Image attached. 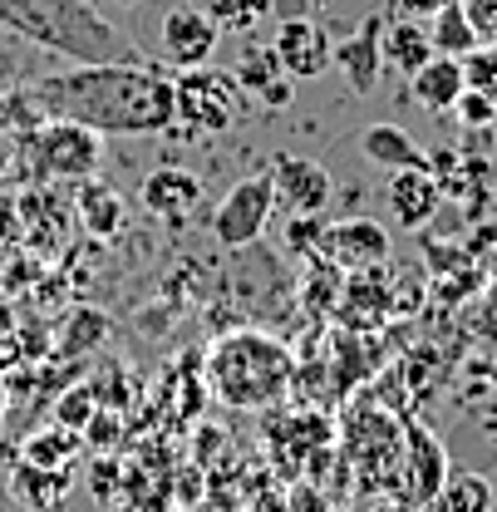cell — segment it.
Returning a JSON list of instances; mask_svg holds the SVG:
<instances>
[{"instance_id":"603a6c76","label":"cell","mask_w":497,"mask_h":512,"mask_svg":"<svg viewBox=\"0 0 497 512\" xmlns=\"http://www.w3.org/2000/svg\"><path fill=\"white\" fill-rule=\"evenodd\" d=\"M74 453H79V434L55 424L50 434H35V439L25 444V463H35V468H64Z\"/></svg>"},{"instance_id":"8d00e7d4","label":"cell","mask_w":497,"mask_h":512,"mask_svg":"<svg viewBox=\"0 0 497 512\" xmlns=\"http://www.w3.org/2000/svg\"><path fill=\"white\" fill-rule=\"evenodd\" d=\"M124 5H138V0H124Z\"/></svg>"},{"instance_id":"cb8c5ba5","label":"cell","mask_w":497,"mask_h":512,"mask_svg":"<svg viewBox=\"0 0 497 512\" xmlns=\"http://www.w3.org/2000/svg\"><path fill=\"white\" fill-rule=\"evenodd\" d=\"M94 414H99V399H94V389H64L60 399H55V424L74 429V434H84Z\"/></svg>"},{"instance_id":"ac0fdd59","label":"cell","mask_w":497,"mask_h":512,"mask_svg":"<svg viewBox=\"0 0 497 512\" xmlns=\"http://www.w3.org/2000/svg\"><path fill=\"white\" fill-rule=\"evenodd\" d=\"M409 458H414V498L419 503H434L448 483V453L434 434L424 429H409Z\"/></svg>"},{"instance_id":"9a60e30c","label":"cell","mask_w":497,"mask_h":512,"mask_svg":"<svg viewBox=\"0 0 497 512\" xmlns=\"http://www.w3.org/2000/svg\"><path fill=\"white\" fill-rule=\"evenodd\" d=\"M463 89H468L463 60H453V55H434L424 69L409 74V94H414V104L429 109V114H453V104H458Z\"/></svg>"},{"instance_id":"836d02e7","label":"cell","mask_w":497,"mask_h":512,"mask_svg":"<svg viewBox=\"0 0 497 512\" xmlns=\"http://www.w3.org/2000/svg\"><path fill=\"white\" fill-rule=\"evenodd\" d=\"M478 266H483V276H488V281H497V247L478 252Z\"/></svg>"},{"instance_id":"8fae6325","label":"cell","mask_w":497,"mask_h":512,"mask_svg":"<svg viewBox=\"0 0 497 512\" xmlns=\"http://www.w3.org/2000/svg\"><path fill=\"white\" fill-rule=\"evenodd\" d=\"M384 202L394 212V222L404 232H419L434 222V212L443 207V183L434 178V168H394L389 183H384Z\"/></svg>"},{"instance_id":"d6a6232c","label":"cell","mask_w":497,"mask_h":512,"mask_svg":"<svg viewBox=\"0 0 497 512\" xmlns=\"http://www.w3.org/2000/svg\"><path fill=\"white\" fill-rule=\"evenodd\" d=\"M443 5H448V0H399V15H409V20H424V15H429V20H434Z\"/></svg>"},{"instance_id":"ba28073f","label":"cell","mask_w":497,"mask_h":512,"mask_svg":"<svg viewBox=\"0 0 497 512\" xmlns=\"http://www.w3.org/2000/svg\"><path fill=\"white\" fill-rule=\"evenodd\" d=\"M394 252V237L389 227H379L370 217H340L320 232V256L335 261L340 271H370V266H384Z\"/></svg>"},{"instance_id":"f546056e","label":"cell","mask_w":497,"mask_h":512,"mask_svg":"<svg viewBox=\"0 0 497 512\" xmlns=\"http://www.w3.org/2000/svg\"><path fill=\"white\" fill-rule=\"evenodd\" d=\"M84 434H89L94 448H114V439H119V419H114V414H94Z\"/></svg>"},{"instance_id":"4dcf8cb0","label":"cell","mask_w":497,"mask_h":512,"mask_svg":"<svg viewBox=\"0 0 497 512\" xmlns=\"http://www.w3.org/2000/svg\"><path fill=\"white\" fill-rule=\"evenodd\" d=\"M315 15V0H271V20L286 25V20H311Z\"/></svg>"},{"instance_id":"44dd1931","label":"cell","mask_w":497,"mask_h":512,"mask_svg":"<svg viewBox=\"0 0 497 512\" xmlns=\"http://www.w3.org/2000/svg\"><path fill=\"white\" fill-rule=\"evenodd\" d=\"M438 512H497L493 483L483 473H453L438 493Z\"/></svg>"},{"instance_id":"d4e9b609","label":"cell","mask_w":497,"mask_h":512,"mask_svg":"<svg viewBox=\"0 0 497 512\" xmlns=\"http://www.w3.org/2000/svg\"><path fill=\"white\" fill-rule=\"evenodd\" d=\"M463 79H468V89L497 94V40H478V45L463 55Z\"/></svg>"},{"instance_id":"ffe728a7","label":"cell","mask_w":497,"mask_h":512,"mask_svg":"<svg viewBox=\"0 0 497 512\" xmlns=\"http://www.w3.org/2000/svg\"><path fill=\"white\" fill-rule=\"evenodd\" d=\"M79 217H84V227H89L94 237H114L119 222H124V202H119L114 188L84 178V183H79Z\"/></svg>"},{"instance_id":"f1b7e54d","label":"cell","mask_w":497,"mask_h":512,"mask_svg":"<svg viewBox=\"0 0 497 512\" xmlns=\"http://www.w3.org/2000/svg\"><path fill=\"white\" fill-rule=\"evenodd\" d=\"M463 10H468L478 40H497V0H463Z\"/></svg>"},{"instance_id":"e0dca14e","label":"cell","mask_w":497,"mask_h":512,"mask_svg":"<svg viewBox=\"0 0 497 512\" xmlns=\"http://www.w3.org/2000/svg\"><path fill=\"white\" fill-rule=\"evenodd\" d=\"M360 153H365V163L384 168V173H394V168H424L429 163V153L414 143V133L399 124H370L360 133Z\"/></svg>"},{"instance_id":"4fadbf2b","label":"cell","mask_w":497,"mask_h":512,"mask_svg":"<svg viewBox=\"0 0 497 512\" xmlns=\"http://www.w3.org/2000/svg\"><path fill=\"white\" fill-rule=\"evenodd\" d=\"M379 40H384V15H370L350 40L335 45V64H340V74L350 79L355 94H374V84L384 74V45Z\"/></svg>"},{"instance_id":"8992f818","label":"cell","mask_w":497,"mask_h":512,"mask_svg":"<svg viewBox=\"0 0 497 512\" xmlns=\"http://www.w3.org/2000/svg\"><path fill=\"white\" fill-rule=\"evenodd\" d=\"M35 153H40V173L45 178H60V183H84L99 173V158H104V133L84 124H69V119H50L35 138Z\"/></svg>"},{"instance_id":"7c38bea8","label":"cell","mask_w":497,"mask_h":512,"mask_svg":"<svg viewBox=\"0 0 497 512\" xmlns=\"http://www.w3.org/2000/svg\"><path fill=\"white\" fill-rule=\"evenodd\" d=\"M271 50H276V60L281 69L291 74V79H320L330 64H335V40L311 20H286V25H276V40H271Z\"/></svg>"},{"instance_id":"6da1fadb","label":"cell","mask_w":497,"mask_h":512,"mask_svg":"<svg viewBox=\"0 0 497 512\" xmlns=\"http://www.w3.org/2000/svg\"><path fill=\"white\" fill-rule=\"evenodd\" d=\"M30 104L45 119H69L104 138H148L168 133L178 119V69H158L153 60L74 64L64 74H45L30 89Z\"/></svg>"},{"instance_id":"d6986e66","label":"cell","mask_w":497,"mask_h":512,"mask_svg":"<svg viewBox=\"0 0 497 512\" xmlns=\"http://www.w3.org/2000/svg\"><path fill=\"white\" fill-rule=\"evenodd\" d=\"M429 40H434V55H453V60H463V55L478 45V30H473L463 0H448L434 20H429Z\"/></svg>"},{"instance_id":"277c9868","label":"cell","mask_w":497,"mask_h":512,"mask_svg":"<svg viewBox=\"0 0 497 512\" xmlns=\"http://www.w3.org/2000/svg\"><path fill=\"white\" fill-rule=\"evenodd\" d=\"M247 89L232 69L217 64H197V69H178V119L187 133H232L247 119Z\"/></svg>"},{"instance_id":"484cf974","label":"cell","mask_w":497,"mask_h":512,"mask_svg":"<svg viewBox=\"0 0 497 512\" xmlns=\"http://www.w3.org/2000/svg\"><path fill=\"white\" fill-rule=\"evenodd\" d=\"M453 119L463 128H493L497 124V94L488 89H463L453 104Z\"/></svg>"},{"instance_id":"30bf717a","label":"cell","mask_w":497,"mask_h":512,"mask_svg":"<svg viewBox=\"0 0 497 512\" xmlns=\"http://www.w3.org/2000/svg\"><path fill=\"white\" fill-rule=\"evenodd\" d=\"M271 173V183H276V202H286L291 212H311L320 217L325 207H330V173H325V163H315V158H301V153H276V163L266 168Z\"/></svg>"},{"instance_id":"52a82bcc","label":"cell","mask_w":497,"mask_h":512,"mask_svg":"<svg viewBox=\"0 0 497 512\" xmlns=\"http://www.w3.org/2000/svg\"><path fill=\"white\" fill-rule=\"evenodd\" d=\"M202 178L197 173H187L178 163H163V168H153V173H143V183H138V202H143V212H153L163 227H173V232H183L187 222L202 212Z\"/></svg>"},{"instance_id":"7a4b0ae2","label":"cell","mask_w":497,"mask_h":512,"mask_svg":"<svg viewBox=\"0 0 497 512\" xmlns=\"http://www.w3.org/2000/svg\"><path fill=\"white\" fill-rule=\"evenodd\" d=\"M0 25L15 30L25 45H40L74 64L143 60L124 30L99 15L94 0H0Z\"/></svg>"},{"instance_id":"7402d4cb","label":"cell","mask_w":497,"mask_h":512,"mask_svg":"<svg viewBox=\"0 0 497 512\" xmlns=\"http://www.w3.org/2000/svg\"><path fill=\"white\" fill-rule=\"evenodd\" d=\"M202 10L222 35H251L261 20H271V0H207Z\"/></svg>"},{"instance_id":"e575fe53","label":"cell","mask_w":497,"mask_h":512,"mask_svg":"<svg viewBox=\"0 0 497 512\" xmlns=\"http://www.w3.org/2000/svg\"><path fill=\"white\" fill-rule=\"evenodd\" d=\"M488 384H493V389H497V360H493V365H488Z\"/></svg>"},{"instance_id":"2e32d148","label":"cell","mask_w":497,"mask_h":512,"mask_svg":"<svg viewBox=\"0 0 497 512\" xmlns=\"http://www.w3.org/2000/svg\"><path fill=\"white\" fill-rule=\"evenodd\" d=\"M384 69L394 74H414L434 60V40H429V25L424 20H409V15H389L384 20Z\"/></svg>"},{"instance_id":"1f68e13d","label":"cell","mask_w":497,"mask_h":512,"mask_svg":"<svg viewBox=\"0 0 497 512\" xmlns=\"http://www.w3.org/2000/svg\"><path fill=\"white\" fill-rule=\"evenodd\" d=\"M488 247H497V217H488V222H478V227H473V242H468V256L488 252Z\"/></svg>"},{"instance_id":"3957f363","label":"cell","mask_w":497,"mask_h":512,"mask_svg":"<svg viewBox=\"0 0 497 512\" xmlns=\"http://www.w3.org/2000/svg\"><path fill=\"white\" fill-rule=\"evenodd\" d=\"M207 384L232 409H266L291 384V350L266 330H237L212 345Z\"/></svg>"},{"instance_id":"83f0119b","label":"cell","mask_w":497,"mask_h":512,"mask_svg":"<svg viewBox=\"0 0 497 512\" xmlns=\"http://www.w3.org/2000/svg\"><path fill=\"white\" fill-rule=\"evenodd\" d=\"M320 232H325V222H320V217L296 212V217H291V227H286V252L291 256H320Z\"/></svg>"},{"instance_id":"4316f807","label":"cell","mask_w":497,"mask_h":512,"mask_svg":"<svg viewBox=\"0 0 497 512\" xmlns=\"http://www.w3.org/2000/svg\"><path fill=\"white\" fill-rule=\"evenodd\" d=\"M104 335H109V316H99V311H79V316L69 320V330H64V355H74V350H94Z\"/></svg>"},{"instance_id":"5b68a950","label":"cell","mask_w":497,"mask_h":512,"mask_svg":"<svg viewBox=\"0 0 497 512\" xmlns=\"http://www.w3.org/2000/svg\"><path fill=\"white\" fill-rule=\"evenodd\" d=\"M271 207H276V183H271V173H256V178L232 183L227 197L212 207V237H217V247H227V252L251 247V242L266 232Z\"/></svg>"},{"instance_id":"9c48e42d","label":"cell","mask_w":497,"mask_h":512,"mask_svg":"<svg viewBox=\"0 0 497 512\" xmlns=\"http://www.w3.org/2000/svg\"><path fill=\"white\" fill-rule=\"evenodd\" d=\"M158 40H163V60H168V69H197V64L212 60L222 30L212 25L207 10H197V5H173V10L163 15V25H158Z\"/></svg>"},{"instance_id":"5bb4252c","label":"cell","mask_w":497,"mask_h":512,"mask_svg":"<svg viewBox=\"0 0 497 512\" xmlns=\"http://www.w3.org/2000/svg\"><path fill=\"white\" fill-rule=\"evenodd\" d=\"M232 74L242 79V89L256 94L266 109H286V104L296 99V79L281 69V60H276L271 45H251V50H242V60H237Z\"/></svg>"},{"instance_id":"d590c367","label":"cell","mask_w":497,"mask_h":512,"mask_svg":"<svg viewBox=\"0 0 497 512\" xmlns=\"http://www.w3.org/2000/svg\"><path fill=\"white\" fill-rule=\"evenodd\" d=\"M374 512H404V508H389V503H379V508H374Z\"/></svg>"}]
</instances>
